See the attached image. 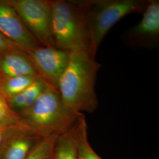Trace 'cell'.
Listing matches in <instances>:
<instances>
[{
  "instance_id": "1",
  "label": "cell",
  "mask_w": 159,
  "mask_h": 159,
  "mask_svg": "<svg viewBox=\"0 0 159 159\" xmlns=\"http://www.w3.org/2000/svg\"><path fill=\"white\" fill-rule=\"evenodd\" d=\"M102 67L96 56L86 50L70 52L68 64L58 82L64 105L74 112L92 113L98 106L97 75Z\"/></svg>"
},
{
  "instance_id": "2",
  "label": "cell",
  "mask_w": 159,
  "mask_h": 159,
  "mask_svg": "<svg viewBox=\"0 0 159 159\" xmlns=\"http://www.w3.org/2000/svg\"><path fill=\"white\" fill-rule=\"evenodd\" d=\"M82 12L89 52L97 51L108 31L120 20L134 13L143 14L148 0H76Z\"/></svg>"
},
{
  "instance_id": "3",
  "label": "cell",
  "mask_w": 159,
  "mask_h": 159,
  "mask_svg": "<svg viewBox=\"0 0 159 159\" xmlns=\"http://www.w3.org/2000/svg\"><path fill=\"white\" fill-rule=\"evenodd\" d=\"M82 114L67 107L58 90L49 85L30 108L19 115L37 136L44 138L62 134Z\"/></svg>"
},
{
  "instance_id": "4",
  "label": "cell",
  "mask_w": 159,
  "mask_h": 159,
  "mask_svg": "<svg viewBox=\"0 0 159 159\" xmlns=\"http://www.w3.org/2000/svg\"><path fill=\"white\" fill-rule=\"evenodd\" d=\"M51 33L55 48L89 51L84 18L76 0H51Z\"/></svg>"
},
{
  "instance_id": "5",
  "label": "cell",
  "mask_w": 159,
  "mask_h": 159,
  "mask_svg": "<svg viewBox=\"0 0 159 159\" xmlns=\"http://www.w3.org/2000/svg\"><path fill=\"white\" fill-rule=\"evenodd\" d=\"M41 46L54 47L51 33V0H7Z\"/></svg>"
},
{
  "instance_id": "6",
  "label": "cell",
  "mask_w": 159,
  "mask_h": 159,
  "mask_svg": "<svg viewBox=\"0 0 159 159\" xmlns=\"http://www.w3.org/2000/svg\"><path fill=\"white\" fill-rule=\"evenodd\" d=\"M121 40L125 46L135 49H154L159 46V0H148L142 18L123 33Z\"/></svg>"
},
{
  "instance_id": "7",
  "label": "cell",
  "mask_w": 159,
  "mask_h": 159,
  "mask_svg": "<svg viewBox=\"0 0 159 159\" xmlns=\"http://www.w3.org/2000/svg\"><path fill=\"white\" fill-rule=\"evenodd\" d=\"M28 54L41 77L58 89L59 80L68 64L70 52L40 46Z\"/></svg>"
},
{
  "instance_id": "8",
  "label": "cell",
  "mask_w": 159,
  "mask_h": 159,
  "mask_svg": "<svg viewBox=\"0 0 159 159\" xmlns=\"http://www.w3.org/2000/svg\"><path fill=\"white\" fill-rule=\"evenodd\" d=\"M0 33L27 53L41 46L7 0H0Z\"/></svg>"
},
{
  "instance_id": "9",
  "label": "cell",
  "mask_w": 159,
  "mask_h": 159,
  "mask_svg": "<svg viewBox=\"0 0 159 159\" xmlns=\"http://www.w3.org/2000/svg\"><path fill=\"white\" fill-rule=\"evenodd\" d=\"M18 76L41 77L29 54L21 50L0 52V77Z\"/></svg>"
},
{
  "instance_id": "10",
  "label": "cell",
  "mask_w": 159,
  "mask_h": 159,
  "mask_svg": "<svg viewBox=\"0 0 159 159\" xmlns=\"http://www.w3.org/2000/svg\"><path fill=\"white\" fill-rule=\"evenodd\" d=\"M41 139L33 132L21 131L8 140L0 152V159H25L36 142Z\"/></svg>"
},
{
  "instance_id": "11",
  "label": "cell",
  "mask_w": 159,
  "mask_h": 159,
  "mask_svg": "<svg viewBox=\"0 0 159 159\" xmlns=\"http://www.w3.org/2000/svg\"><path fill=\"white\" fill-rule=\"evenodd\" d=\"M49 85L43 78L39 77L24 91L7 99L10 106L17 113H21L30 108Z\"/></svg>"
},
{
  "instance_id": "12",
  "label": "cell",
  "mask_w": 159,
  "mask_h": 159,
  "mask_svg": "<svg viewBox=\"0 0 159 159\" xmlns=\"http://www.w3.org/2000/svg\"><path fill=\"white\" fill-rule=\"evenodd\" d=\"M83 114H84L80 116L69 129L58 136L52 159H75L76 146Z\"/></svg>"
},
{
  "instance_id": "13",
  "label": "cell",
  "mask_w": 159,
  "mask_h": 159,
  "mask_svg": "<svg viewBox=\"0 0 159 159\" xmlns=\"http://www.w3.org/2000/svg\"><path fill=\"white\" fill-rule=\"evenodd\" d=\"M41 77L18 76L0 77V90L7 99L15 96L27 89L34 81Z\"/></svg>"
},
{
  "instance_id": "14",
  "label": "cell",
  "mask_w": 159,
  "mask_h": 159,
  "mask_svg": "<svg viewBox=\"0 0 159 159\" xmlns=\"http://www.w3.org/2000/svg\"><path fill=\"white\" fill-rule=\"evenodd\" d=\"M75 159H102L93 150L89 141L88 127L84 114L81 117Z\"/></svg>"
},
{
  "instance_id": "15",
  "label": "cell",
  "mask_w": 159,
  "mask_h": 159,
  "mask_svg": "<svg viewBox=\"0 0 159 159\" xmlns=\"http://www.w3.org/2000/svg\"><path fill=\"white\" fill-rule=\"evenodd\" d=\"M59 135L40 139L25 159H52L55 144Z\"/></svg>"
},
{
  "instance_id": "16",
  "label": "cell",
  "mask_w": 159,
  "mask_h": 159,
  "mask_svg": "<svg viewBox=\"0 0 159 159\" xmlns=\"http://www.w3.org/2000/svg\"><path fill=\"white\" fill-rule=\"evenodd\" d=\"M28 125L20 116L11 108L7 98L0 90V127Z\"/></svg>"
},
{
  "instance_id": "17",
  "label": "cell",
  "mask_w": 159,
  "mask_h": 159,
  "mask_svg": "<svg viewBox=\"0 0 159 159\" xmlns=\"http://www.w3.org/2000/svg\"><path fill=\"white\" fill-rule=\"evenodd\" d=\"M23 130H29L33 132L28 126H14L8 127H0V152L5 146L8 140L12 136H14L17 133Z\"/></svg>"
},
{
  "instance_id": "18",
  "label": "cell",
  "mask_w": 159,
  "mask_h": 159,
  "mask_svg": "<svg viewBox=\"0 0 159 159\" xmlns=\"http://www.w3.org/2000/svg\"><path fill=\"white\" fill-rule=\"evenodd\" d=\"M14 49L23 50L21 48H20L19 46H17L10 40H8L4 35H3L0 33V52L2 51Z\"/></svg>"
}]
</instances>
